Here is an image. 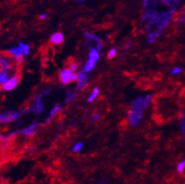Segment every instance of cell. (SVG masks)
<instances>
[{"label": "cell", "instance_id": "1", "mask_svg": "<svg viewBox=\"0 0 185 184\" xmlns=\"http://www.w3.org/2000/svg\"><path fill=\"white\" fill-rule=\"evenodd\" d=\"M151 94L138 96L131 102V110L128 114L129 122L133 127H137L143 119V114L151 102Z\"/></svg>", "mask_w": 185, "mask_h": 184}, {"label": "cell", "instance_id": "2", "mask_svg": "<svg viewBox=\"0 0 185 184\" xmlns=\"http://www.w3.org/2000/svg\"><path fill=\"white\" fill-rule=\"evenodd\" d=\"M51 91H52L51 89H44V90L41 91L40 94H38L33 100L31 107L28 108V112L29 113H33L35 115L42 114L44 111V104H43L42 99H43L44 96L49 95L51 93Z\"/></svg>", "mask_w": 185, "mask_h": 184}, {"label": "cell", "instance_id": "3", "mask_svg": "<svg viewBox=\"0 0 185 184\" xmlns=\"http://www.w3.org/2000/svg\"><path fill=\"white\" fill-rule=\"evenodd\" d=\"M29 113L28 109H22L20 111H12L8 110L5 112H0V124L2 123H8L15 120H18L22 115L25 114Z\"/></svg>", "mask_w": 185, "mask_h": 184}, {"label": "cell", "instance_id": "4", "mask_svg": "<svg viewBox=\"0 0 185 184\" xmlns=\"http://www.w3.org/2000/svg\"><path fill=\"white\" fill-rule=\"evenodd\" d=\"M100 51H98L95 47H90L89 49V59H87L86 64L83 67V70L85 72L89 73V72H91L94 68L96 67V64L98 62V60L100 59Z\"/></svg>", "mask_w": 185, "mask_h": 184}, {"label": "cell", "instance_id": "5", "mask_svg": "<svg viewBox=\"0 0 185 184\" xmlns=\"http://www.w3.org/2000/svg\"><path fill=\"white\" fill-rule=\"evenodd\" d=\"M59 80L63 85H69L78 80V73L72 72L69 68L62 69L59 72Z\"/></svg>", "mask_w": 185, "mask_h": 184}, {"label": "cell", "instance_id": "6", "mask_svg": "<svg viewBox=\"0 0 185 184\" xmlns=\"http://www.w3.org/2000/svg\"><path fill=\"white\" fill-rule=\"evenodd\" d=\"M172 17H173V14L169 11L161 12L160 13V21H159L158 25H156L157 30L163 32L169 25L170 21L172 20Z\"/></svg>", "mask_w": 185, "mask_h": 184}, {"label": "cell", "instance_id": "7", "mask_svg": "<svg viewBox=\"0 0 185 184\" xmlns=\"http://www.w3.org/2000/svg\"><path fill=\"white\" fill-rule=\"evenodd\" d=\"M83 35H84V37L86 38V45H89V43L91 42H94L96 49L98 50V51L102 50V48L103 46V41L101 40V38L98 36L95 35L94 33H90V32H87V31H84Z\"/></svg>", "mask_w": 185, "mask_h": 184}, {"label": "cell", "instance_id": "8", "mask_svg": "<svg viewBox=\"0 0 185 184\" xmlns=\"http://www.w3.org/2000/svg\"><path fill=\"white\" fill-rule=\"evenodd\" d=\"M19 82H20V77H19V75H13L8 79V81L6 84L2 85V89L5 91H12L18 85Z\"/></svg>", "mask_w": 185, "mask_h": 184}, {"label": "cell", "instance_id": "9", "mask_svg": "<svg viewBox=\"0 0 185 184\" xmlns=\"http://www.w3.org/2000/svg\"><path fill=\"white\" fill-rule=\"evenodd\" d=\"M38 126H39V123L37 121H34V122H32L30 125H29L28 127L21 129L20 131H19V132H20L21 134H23V135H25V136L30 137V136H32V135H34L36 133Z\"/></svg>", "mask_w": 185, "mask_h": 184}, {"label": "cell", "instance_id": "10", "mask_svg": "<svg viewBox=\"0 0 185 184\" xmlns=\"http://www.w3.org/2000/svg\"><path fill=\"white\" fill-rule=\"evenodd\" d=\"M78 85H77V91H81L83 90L86 85L87 84V81H89V75H87L86 72H85L84 71L79 72L78 73Z\"/></svg>", "mask_w": 185, "mask_h": 184}, {"label": "cell", "instance_id": "11", "mask_svg": "<svg viewBox=\"0 0 185 184\" xmlns=\"http://www.w3.org/2000/svg\"><path fill=\"white\" fill-rule=\"evenodd\" d=\"M63 110V106L60 104V103H56V104H55L54 106H53V108L50 110V112H49V115H48V117L46 118V119H45V123H48V122H50L51 120H52V119L55 117L56 115H57L58 113H59L60 111H62Z\"/></svg>", "mask_w": 185, "mask_h": 184}, {"label": "cell", "instance_id": "12", "mask_svg": "<svg viewBox=\"0 0 185 184\" xmlns=\"http://www.w3.org/2000/svg\"><path fill=\"white\" fill-rule=\"evenodd\" d=\"M12 69L11 60L7 56H0V70L4 72H8Z\"/></svg>", "mask_w": 185, "mask_h": 184}, {"label": "cell", "instance_id": "13", "mask_svg": "<svg viewBox=\"0 0 185 184\" xmlns=\"http://www.w3.org/2000/svg\"><path fill=\"white\" fill-rule=\"evenodd\" d=\"M50 42L53 44H57V45L63 43V42H64V35H63V33H61V32L54 33L51 36V38H50Z\"/></svg>", "mask_w": 185, "mask_h": 184}, {"label": "cell", "instance_id": "14", "mask_svg": "<svg viewBox=\"0 0 185 184\" xmlns=\"http://www.w3.org/2000/svg\"><path fill=\"white\" fill-rule=\"evenodd\" d=\"M162 35V32L161 31H159V30H153V31H150V33H149V35H148V38H147V41H148V42L149 43H153V42H156V40L157 38L160 37Z\"/></svg>", "mask_w": 185, "mask_h": 184}, {"label": "cell", "instance_id": "15", "mask_svg": "<svg viewBox=\"0 0 185 184\" xmlns=\"http://www.w3.org/2000/svg\"><path fill=\"white\" fill-rule=\"evenodd\" d=\"M8 52L11 53V55L14 57V59L15 57H19V56H25L23 50L19 46H14V47L9 48Z\"/></svg>", "mask_w": 185, "mask_h": 184}, {"label": "cell", "instance_id": "16", "mask_svg": "<svg viewBox=\"0 0 185 184\" xmlns=\"http://www.w3.org/2000/svg\"><path fill=\"white\" fill-rule=\"evenodd\" d=\"M77 96V90H67L66 93V98H65V102L66 103H70L71 102H72Z\"/></svg>", "mask_w": 185, "mask_h": 184}, {"label": "cell", "instance_id": "17", "mask_svg": "<svg viewBox=\"0 0 185 184\" xmlns=\"http://www.w3.org/2000/svg\"><path fill=\"white\" fill-rule=\"evenodd\" d=\"M19 132V131H13L12 132H9L6 135H2V134H0V141H2V142H8L9 140H12L13 139L15 136H16V134Z\"/></svg>", "mask_w": 185, "mask_h": 184}, {"label": "cell", "instance_id": "18", "mask_svg": "<svg viewBox=\"0 0 185 184\" xmlns=\"http://www.w3.org/2000/svg\"><path fill=\"white\" fill-rule=\"evenodd\" d=\"M99 94H100V89L98 88V86H95V88L93 89V90L91 91L90 95L89 96V98H87V102H94L97 97L99 96Z\"/></svg>", "mask_w": 185, "mask_h": 184}, {"label": "cell", "instance_id": "19", "mask_svg": "<svg viewBox=\"0 0 185 184\" xmlns=\"http://www.w3.org/2000/svg\"><path fill=\"white\" fill-rule=\"evenodd\" d=\"M18 46L20 47L21 49L23 50V52H24V55H25V57L29 55V53H30V49H31L30 45L27 44V43H25V42H19V44H18Z\"/></svg>", "mask_w": 185, "mask_h": 184}, {"label": "cell", "instance_id": "20", "mask_svg": "<svg viewBox=\"0 0 185 184\" xmlns=\"http://www.w3.org/2000/svg\"><path fill=\"white\" fill-rule=\"evenodd\" d=\"M11 77L12 76H9V73L8 72H4V71L0 70V85H3L4 84H6Z\"/></svg>", "mask_w": 185, "mask_h": 184}, {"label": "cell", "instance_id": "21", "mask_svg": "<svg viewBox=\"0 0 185 184\" xmlns=\"http://www.w3.org/2000/svg\"><path fill=\"white\" fill-rule=\"evenodd\" d=\"M83 147H84L83 142H76V143L73 145V146L72 147L71 150H72V152H80V151L82 150Z\"/></svg>", "mask_w": 185, "mask_h": 184}, {"label": "cell", "instance_id": "22", "mask_svg": "<svg viewBox=\"0 0 185 184\" xmlns=\"http://www.w3.org/2000/svg\"><path fill=\"white\" fill-rule=\"evenodd\" d=\"M184 170H185V160L180 162L178 163V166H177V171H178V173L182 174V173L184 172Z\"/></svg>", "mask_w": 185, "mask_h": 184}, {"label": "cell", "instance_id": "23", "mask_svg": "<svg viewBox=\"0 0 185 184\" xmlns=\"http://www.w3.org/2000/svg\"><path fill=\"white\" fill-rule=\"evenodd\" d=\"M116 55V48H111V49L107 53V59H113L114 57Z\"/></svg>", "mask_w": 185, "mask_h": 184}, {"label": "cell", "instance_id": "24", "mask_svg": "<svg viewBox=\"0 0 185 184\" xmlns=\"http://www.w3.org/2000/svg\"><path fill=\"white\" fill-rule=\"evenodd\" d=\"M181 72H182V69H181V68H180V67H175V68H173V69L170 71V73L172 75H177V74H180Z\"/></svg>", "mask_w": 185, "mask_h": 184}, {"label": "cell", "instance_id": "25", "mask_svg": "<svg viewBox=\"0 0 185 184\" xmlns=\"http://www.w3.org/2000/svg\"><path fill=\"white\" fill-rule=\"evenodd\" d=\"M101 119V115L99 113H94L92 115V118H91V121L94 123V122H97V121H99Z\"/></svg>", "mask_w": 185, "mask_h": 184}, {"label": "cell", "instance_id": "26", "mask_svg": "<svg viewBox=\"0 0 185 184\" xmlns=\"http://www.w3.org/2000/svg\"><path fill=\"white\" fill-rule=\"evenodd\" d=\"M69 69H70L72 72H75L77 71V69H78V64H77L76 62H72V63H71L70 66H69Z\"/></svg>", "mask_w": 185, "mask_h": 184}, {"label": "cell", "instance_id": "27", "mask_svg": "<svg viewBox=\"0 0 185 184\" xmlns=\"http://www.w3.org/2000/svg\"><path fill=\"white\" fill-rule=\"evenodd\" d=\"M47 17H48V13L47 12H42V13H41L40 15H39V18H40L41 20H45Z\"/></svg>", "mask_w": 185, "mask_h": 184}, {"label": "cell", "instance_id": "28", "mask_svg": "<svg viewBox=\"0 0 185 184\" xmlns=\"http://www.w3.org/2000/svg\"><path fill=\"white\" fill-rule=\"evenodd\" d=\"M150 1H148V0H146V1H143V8H144L145 9L149 8H150Z\"/></svg>", "mask_w": 185, "mask_h": 184}, {"label": "cell", "instance_id": "29", "mask_svg": "<svg viewBox=\"0 0 185 184\" xmlns=\"http://www.w3.org/2000/svg\"><path fill=\"white\" fill-rule=\"evenodd\" d=\"M132 45V42H128L127 43H126L125 44V46H124V48H125V49H129V47Z\"/></svg>", "mask_w": 185, "mask_h": 184}, {"label": "cell", "instance_id": "30", "mask_svg": "<svg viewBox=\"0 0 185 184\" xmlns=\"http://www.w3.org/2000/svg\"><path fill=\"white\" fill-rule=\"evenodd\" d=\"M0 90H1V88H0Z\"/></svg>", "mask_w": 185, "mask_h": 184}]
</instances>
